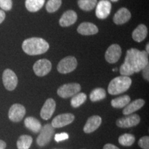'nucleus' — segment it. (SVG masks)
<instances>
[{
    "mask_svg": "<svg viewBox=\"0 0 149 149\" xmlns=\"http://www.w3.org/2000/svg\"><path fill=\"white\" fill-rule=\"evenodd\" d=\"M148 64V54L145 51H140L137 48H130L126 52L124 64L120 68L122 75H132L135 72L142 70Z\"/></svg>",
    "mask_w": 149,
    "mask_h": 149,
    "instance_id": "f257e3e1",
    "label": "nucleus"
},
{
    "mask_svg": "<svg viewBox=\"0 0 149 149\" xmlns=\"http://www.w3.org/2000/svg\"><path fill=\"white\" fill-rule=\"evenodd\" d=\"M49 48V44L40 37H31L25 40L22 43V49L29 55H38L45 53Z\"/></svg>",
    "mask_w": 149,
    "mask_h": 149,
    "instance_id": "f03ea898",
    "label": "nucleus"
},
{
    "mask_svg": "<svg viewBox=\"0 0 149 149\" xmlns=\"http://www.w3.org/2000/svg\"><path fill=\"white\" fill-rule=\"evenodd\" d=\"M132 80L128 76L121 75L112 79L108 87V92L112 95L121 94L128 90Z\"/></svg>",
    "mask_w": 149,
    "mask_h": 149,
    "instance_id": "7ed1b4c3",
    "label": "nucleus"
},
{
    "mask_svg": "<svg viewBox=\"0 0 149 149\" xmlns=\"http://www.w3.org/2000/svg\"><path fill=\"white\" fill-rule=\"evenodd\" d=\"M77 61L74 57L68 56L59 61L57 69L61 74H67L73 71L77 68Z\"/></svg>",
    "mask_w": 149,
    "mask_h": 149,
    "instance_id": "20e7f679",
    "label": "nucleus"
},
{
    "mask_svg": "<svg viewBox=\"0 0 149 149\" xmlns=\"http://www.w3.org/2000/svg\"><path fill=\"white\" fill-rule=\"evenodd\" d=\"M40 132V134L37 138V143L40 146H44L51 141L55 129L51 124H47L42 127Z\"/></svg>",
    "mask_w": 149,
    "mask_h": 149,
    "instance_id": "39448f33",
    "label": "nucleus"
},
{
    "mask_svg": "<svg viewBox=\"0 0 149 149\" xmlns=\"http://www.w3.org/2000/svg\"><path fill=\"white\" fill-rule=\"evenodd\" d=\"M81 90V86L77 83L66 84L61 86L57 90V94L61 97L66 99L74 96Z\"/></svg>",
    "mask_w": 149,
    "mask_h": 149,
    "instance_id": "423d86ee",
    "label": "nucleus"
},
{
    "mask_svg": "<svg viewBox=\"0 0 149 149\" xmlns=\"http://www.w3.org/2000/svg\"><path fill=\"white\" fill-rule=\"evenodd\" d=\"M2 81L5 88L8 91H13L17 86L18 78L10 69H6L2 74Z\"/></svg>",
    "mask_w": 149,
    "mask_h": 149,
    "instance_id": "0eeeda50",
    "label": "nucleus"
},
{
    "mask_svg": "<svg viewBox=\"0 0 149 149\" xmlns=\"http://www.w3.org/2000/svg\"><path fill=\"white\" fill-rule=\"evenodd\" d=\"M52 64L49 60L42 59L37 61L33 65V70L35 74L39 77H44L51 70Z\"/></svg>",
    "mask_w": 149,
    "mask_h": 149,
    "instance_id": "6e6552de",
    "label": "nucleus"
},
{
    "mask_svg": "<svg viewBox=\"0 0 149 149\" xmlns=\"http://www.w3.org/2000/svg\"><path fill=\"white\" fill-rule=\"evenodd\" d=\"M26 115V109L23 105L15 104L12 105L8 111V117L10 121L14 122H20Z\"/></svg>",
    "mask_w": 149,
    "mask_h": 149,
    "instance_id": "1a4fd4ad",
    "label": "nucleus"
},
{
    "mask_svg": "<svg viewBox=\"0 0 149 149\" xmlns=\"http://www.w3.org/2000/svg\"><path fill=\"white\" fill-rule=\"evenodd\" d=\"M122 55V48L118 44L110 46L105 53V59L110 64H115L119 60Z\"/></svg>",
    "mask_w": 149,
    "mask_h": 149,
    "instance_id": "9d476101",
    "label": "nucleus"
},
{
    "mask_svg": "<svg viewBox=\"0 0 149 149\" xmlns=\"http://www.w3.org/2000/svg\"><path fill=\"white\" fill-rule=\"evenodd\" d=\"M140 122V117L137 114H130L117 120L116 124L120 128H130L137 126Z\"/></svg>",
    "mask_w": 149,
    "mask_h": 149,
    "instance_id": "9b49d317",
    "label": "nucleus"
},
{
    "mask_svg": "<svg viewBox=\"0 0 149 149\" xmlns=\"http://www.w3.org/2000/svg\"><path fill=\"white\" fill-rule=\"evenodd\" d=\"M95 15L97 17L104 19L108 17L111 11V3L109 0H101L96 5Z\"/></svg>",
    "mask_w": 149,
    "mask_h": 149,
    "instance_id": "f8f14e48",
    "label": "nucleus"
},
{
    "mask_svg": "<svg viewBox=\"0 0 149 149\" xmlns=\"http://www.w3.org/2000/svg\"><path fill=\"white\" fill-rule=\"evenodd\" d=\"M74 120V115L71 113H64L56 116L52 121L51 125L53 128H61L71 124Z\"/></svg>",
    "mask_w": 149,
    "mask_h": 149,
    "instance_id": "ddd939ff",
    "label": "nucleus"
},
{
    "mask_svg": "<svg viewBox=\"0 0 149 149\" xmlns=\"http://www.w3.org/2000/svg\"><path fill=\"white\" fill-rule=\"evenodd\" d=\"M56 103L55 100L52 98L48 99L45 102L41 109L40 115L42 118L44 120H49L53 116L54 112L55 111Z\"/></svg>",
    "mask_w": 149,
    "mask_h": 149,
    "instance_id": "4468645a",
    "label": "nucleus"
},
{
    "mask_svg": "<svg viewBox=\"0 0 149 149\" xmlns=\"http://www.w3.org/2000/svg\"><path fill=\"white\" fill-rule=\"evenodd\" d=\"M102 124V118L98 115H93L87 120L84 127V131L86 133H91L97 129Z\"/></svg>",
    "mask_w": 149,
    "mask_h": 149,
    "instance_id": "2eb2a0df",
    "label": "nucleus"
},
{
    "mask_svg": "<svg viewBox=\"0 0 149 149\" xmlns=\"http://www.w3.org/2000/svg\"><path fill=\"white\" fill-rule=\"evenodd\" d=\"M77 19V15L75 12L72 10L65 12L59 19V24L62 27H67L74 24Z\"/></svg>",
    "mask_w": 149,
    "mask_h": 149,
    "instance_id": "dca6fc26",
    "label": "nucleus"
},
{
    "mask_svg": "<svg viewBox=\"0 0 149 149\" xmlns=\"http://www.w3.org/2000/svg\"><path fill=\"white\" fill-rule=\"evenodd\" d=\"M131 17V13L127 8H122L119 10L113 17V22L117 25H121L127 22Z\"/></svg>",
    "mask_w": 149,
    "mask_h": 149,
    "instance_id": "f3484780",
    "label": "nucleus"
},
{
    "mask_svg": "<svg viewBox=\"0 0 149 149\" xmlns=\"http://www.w3.org/2000/svg\"><path fill=\"white\" fill-rule=\"evenodd\" d=\"M98 31L97 26L90 22H83L77 28V32L82 35H95Z\"/></svg>",
    "mask_w": 149,
    "mask_h": 149,
    "instance_id": "a211bd4d",
    "label": "nucleus"
},
{
    "mask_svg": "<svg viewBox=\"0 0 149 149\" xmlns=\"http://www.w3.org/2000/svg\"><path fill=\"white\" fill-rule=\"evenodd\" d=\"M145 104V101L142 99H138L135 101L132 102L131 103L127 104L124 109L123 110V114L124 115H128L135 113V111H138L141 107H144Z\"/></svg>",
    "mask_w": 149,
    "mask_h": 149,
    "instance_id": "6ab92c4d",
    "label": "nucleus"
},
{
    "mask_svg": "<svg viewBox=\"0 0 149 149\" xmlns=\"http://www.w3.org/2000/svg\"><path fill=\"white\" fill-rule=\"evenodd\" d=\"M148 34V29L144 24H139L136 29L134 30L132 37L134 41L137 42H141L145 40Z\"/></svg>",
    "mask_w": 149,
    "mask_h": 149,
    "instance_id": "aec40b11",
    "label": "nucleus"
},
{
    "mask_svg": "<svg viewBox=\"0 0 149 149\" xmlns=\"http://www.w3.org/2000/svg\"><path fill=\"white\" fill-rule=\"evenodd\" d=\"M24 125L28 129L35 133H39L42 128V124L40 121L33 117H26L24 120Z\"/></svg>",
    "mask_w": 149,
    "mask_h": 149,
    "instance_id": "412c9836",
    "label": "nucleus"
},
{
    "mask_svg": "<svg viewBox=\"0 0 149 149\" xmlns=\"http://www.w3.org/2000/svg\"><path fill=\"white\" fill-rule=\"evenodd\" d=\"M45 0H26V8L29 12H37L42 8Z\"/></svg>",
    "mask_w": 149,
    "mask_h": 149,
    "instance_id": "4be33fe9",
    "label": "nucleus"
},
{
    "mask_svg": "<svg viewBox=\"0 0 149 149\" xmlns=\"http://www.w3.org/2000/svg\"><path fill=\"white\" fill-rule=\"evenodd\" d=\"M130 97L128 95H123L119 97L113 99L111 101V106L116 109H122L125 107L130 103Z\"/></svg>",
    "mask_w": 149,
    "mask_h": 149,
    "instance_id": "5701e85b",
    "label": "nucleus"
},
{
    "mask_svg": "<svg viewBox=\"0 0 149 149\" xmlns=\"http://www.w3.org/2000/svg\"><path fill=\"white\" fill-rule=\"evenodd\" d=\"M33 142V138L31 136L24 135L19 137L17 141V146L18 149H29Z\"/></svg>",
    "mask_w": 149,
    "mask_h": 149,
    "instance_id": "b1692460",
    "label": "nucleus"
},
{
    "mask_svg": "<svg viewBox=\"0 0 149 149\" xmlns=\"http://www.w3.org/2000/svg\"><path fill=\"white\" fill-rule=\"evenodd\" d=\"M107 96L106 91L102 88H97L91 91L90 99L92 102H97L104 100Z\"/></svg>",
    "mask_w": 149,
    "mask_h": 149,
    "instance_id": "393cba45",
    "label": "nucleus"
},
{
    "mask_svg": "<svg viewBox=\"0 0 149 149\" xmlns=\"http://www.w3.org/2000/svg\"><path fill=\"white\" fill-rule=\"evenodd\" d=\"M86 95L84 93H78L74 96H72V98L70 101L71 106L74 108H77L80 107L81 104H83L86 100Z\"/></svg>",
    "mask_w": 149,
    "mask_h": 149,
    "instance_id": "a878e982",
    "label": "nucleus"
},
{
    "mask_svg": "<svg viewBox=\"0 0 149 149\" xmlns=\"http://www.w3.org/2000/svg\"><path fill=\"white\" fill-rule=\"evenodd\" d=\"M135 141V136L132 134H124V135H121L118 139L119 143L121 145L124 146H132L134 144Z\"/></svg>",
    "mask_w": 149,
    "mask_h": 149,
    "instance_id": "bb28decb",
    "label": "nucleus"
},
{
    "mask_svg": "<svg viewBox=\"0 0 149 149\" xmlns=\"http://www.w3.org/2000/svg\"><path fill=\"white\" fill-rule=\"evenodd\" d=\"M97 5V0H79L78 6L81 10L85 11L92 10Z\"/></svg>",
    "mask_w": 149,
    "mask_h": 149,
    "instance_id": "cd10ccee",
    "label": "nucleus"
},
{
    "mask_svg": "<svg viewBox=\"0 0 149 149\" xmlns=\"http://www.w3.org/2000/svg\"><path fill=\"white\" fill-rule=\"evenodd\" d=\"M61 0H48L46 5V9L50 13L55 12L60 8Z\"/></svg>",
    "mask_w": 149,
    "mask_h": 149,
    "instance_id": "c85d7f7f",
    "label": "nucleus"
},
{
    "mask_svg": "<svg viewBox=\"0 0 149 149\" xmlns=\"http://www.w3.org/2000/svg\"><path fill=\"white\" fill-rule=\"evenodd\" d=\"M0 8L2 10L9 11L13 8L12 0H0Z\"/></svg>",
    "mask_w": 149,
    "mask_h": 149,
    "instance_id": "c756f323",
    "label": "nucleus"
},
{
    "mask_svg": "<svg viewBox=\"0 0 149 149\" xmlns=\"http://www.w3.org/2000/svg\"><path fill=\"white\" fill-rule=\"evenodd\" d=\"M138 145L143 149H149V137L148 136H144L141 137L138 141Z\"/></svg>",
    "mask_w": 149,
    "mask_h": 149,
    "instance_id": "7c9ffc66",
    "label": "nucleus"
},
{
    "mask_svg": "<svg viewBox=\"0 0 149 149\" xmlns=\"http://www.w3.org/2000/svg\"><path fill=\"white\" fill-rule=\"evenodd\" d=\"M68 134L66 133H61L59 134H56L55 135V140L57 141V142H59V141L66 140V139H68Z\"/></svg>",
    "mask_w": 149,
    "mask_h": 149,
    "instance_id": "2f4dec72",
    "label": "nucleus"
},
{
    "mask_svg": "<svg viewBox=\"0 0 149 149\" xmlns=\"http://www.w3.org/2000/svg\"><path fill=\"white\" fill-rule=\"evenodd\" d=\"M142 74L144 76V78L147 81L149 80V66L148 64L144 67L142 69Z\"/></svg>",
    "mask_w": 149,
    "mask_h": 149,
    "instance_id": "473e14b6",
    "label": "nucleus"
},
{
    "mask_svg": "<svg viewBox=\"0 0 149 149\" xmlns=\"http://www.w3.org/2000/svg\"><path fill=\"white\" fill-rule=\"evenodd\" d=\"M103 149H120V148L112 144H107L104 146Z\"/></svg>",
    "mask_w": 149,
    "mask_h": 149,
    "instance_id": "72a5a7b5",
    "label": "nucleus"
},
{
    "mask_svg": "<svg viewBox=\"0 0 149 149\" xmlns=\"http://www.w3.org/2000/svg\"><path fill=\"white\" fill-rule=\"evenodd\" d=\"M6 14L5 12L2 10H0V24H1L5 19Z\"/></svg>",
    "mask_w": 149,
    "mask_h": 149,
    "instance_id": "f704fd0d",
    "label": "nucleus"
},
{
    "mask_svg": "<svg viewBox=\"0 0 149 149\" xmlns=\"http://www.w3.org/2000/svg\"><path fill=\"white\" fill-rule=\"evenodd\" d=\"M6 147V144L4 141L0 139V149H5Z\"/></svg>",
    "mask_w": 149,
    "mask_h": 149,
    "instance_id": "c9c22d12",
    "label": "nucleus"
},
{
    "mask_svg": "<svg viewBox=\"0 0 149 149\" xmlns=\"http://www.w3.org/2000/svg\"><path fill=\"white\" fill-rule=\"evenodd\" d=\"M148 46H149V44H147V45H146V53L148 54V53H149V49H148Z\"/></svg>",
    "mask_w": 149,
    "mask_h": 149,
    "instance_id": "e433bc0d",
    "label": "nucleus"
},
{
    "mask_svg": "<svg viewBox=\"0 0 149 149\" xmlns=\"http://www.w3.org/2000/svg\"><path fill=\"white\" fill-rule=\"evenodd\" d=\"M111 1H113V2H116V1H119V0H111Z\"/></svg>",
    "mask_w": 149,
    "mask_h": 149,
    "instance_id": "4c0bfd02",
    "label": "nucleus"
}]
</instances>
